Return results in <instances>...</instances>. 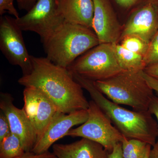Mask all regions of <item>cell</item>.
<instances>
[{
  "label": "cell",
  "instance_id": "22",
  "mask_svg": "<svg viewBox=\"0 0 158 158\" xmlns=\"http://www.w3.org/2000/svg\"><path fill=\"white\" fill-rule=\"evenodd\" d=\"M11 134L10 123L3 111L0 110V141Z\"/></svg>",
  "mask_w": 158,
  "mask_h": 158
},
{
  "label": "cell",
  "instance_id": "13",
  "mask_svg": "<svg viewBox=\"0 0 158 158\" xmlns=\"http://www.w3.org/2000/svg\"><path fill=\"white\" fill-rule=\"evenodd\" d=\"M94 6L93 30L99 44H117L122 28L110 0H92Z\"/></svg>",
  "mask_w": 158,
  "mask_h": 158
},
{
  "label": "cell",
  "instance_id": "6",
  "mask_svg": "<svg viewBox=\"0 0 158 158\" xmlns=\"http://www.w3.org/2000/svg\"><path fill=\"white\" fill-rule=\"evenodd\" d=\"M88 111L87 121L78 127L71 129L66 136L81 137L95 141L111 152L114 145L121 142L124 136L92 100L89 102Z\"/></svg>",
  "mask_w": 158,
  "mask_h": 158
},
{
  "label": "cell",
  "instance_id": "11",
  "mask_svg": "<svg viewBox=\"0 0 158 158\" xmlns=\"http://www.w3.org/2000/svg\"><path fill=\"white\" fill-rule=\"evenodd\" d=\"M158 31V9L146 0L131 14L122 28L119 41L128 35H136L149 43Z\"/></svg>",
  "mask_w": 158,
  "mask_h": 158
},
{
  "label": "cell",
  "instance_id": "10",
  "mask_svg": "<svg viewBox=\"0 0 158 158\" xmlns=\"http://www.w3.org/2000/svg\"><path fill=\"white\" fill-rule=\"evenodd\" d=\"M88 118V110H80L65 114L58 111L42 135L37 139L31 151L37 154L48 151L60 138L66 136L75 126L82 124Z\"/></svg>",
  "mask_w": 158,
  "mask_h": 158
},
{
  "label": "cell",
  "instance_id": "32",
  "mask_svg": "<svg viewBox=\"0 0 158 158\" xmlns=\"http://www.w3.org/2000/svg\"><path fill=\"white\" fill-rule=\"evenodd\" d=\"M151 148H149V149H148V151L147 154H146V155L145 156V158H149V154Z\"/></svg>",
  "mask_w": 158,
  "mask_h": 158
},
{
  "label": "cell",
  "instance_id": "8",
  "mask_svg": "<svg viewBox=\"0 0 158 158\" xmlns=\"http://www.w3.org/2000/svg\"><path fill=\"white\" fill-rule=\"evenodd\" d=\"M22 30L18 25L16 19L8 15L0 18V50L8 62L19 66L23 75L32 69L31 55L26 48Z\"/></svg>",
  "mask_w": 158,
  "mask_h": 158
},
{
  "label": "cell",
  "instance_id": "14",
  "mask_svg": "<svg viewBox=\"0 0 158 158\" xmlns=\"http://www.w3.org/2000/svg\"><path fill=\"white\" fill-rule=\"evenodd\" d=\"M52 149L58 158H109L102 144L85 138L70 144H54Z\"/></svg>",
  "mask_w": 158,
  "mask_h": 158
},
{
  "label": "cell",
  "instance_id": "7",
  "mask_svg": "<svg viewBox=\"0 0 158 158\" xmlns=\"http://www.w3.org/2000/svg\"><path fill=\"white\" fill-rule=\"evenodd\" d=\"M65 21L59 11L57 0H37L25 15L16 19L18 25L23 31L36 33L41 42Z\"/></svg>",
  "mask_w": 158,
  "mask_h": 158
},
{
  "label": "cell",
  "instance_id": "30",
  "mask_svg": "<svg viewBox=\"0 0 158 158\" xmlns=\"http://www.w3.org/2000/svg\"><path fill=\"white\" fill-rule=\"evenodd\" d=\"M149 154V158H158V140L152 146Z\"/></svg>",
  "mask_w": 158,
  "mask_h": 158
},
{
  "label": "cell",
  "instance_id": "31",
  "mask_svg": "<svg viewBox=\"0 0 158 158\" xmlns=\"http://www.w3.org/2000/svg\"><path fill=\"white\" fill-rule=\"evenodd\" d=\"M148 1H150L152 2L153 3L158 9V0H148Z\"/></svg>",
  "mask_w": 158,
  "mask_h": 158
},
{
  "label": "cell",
  "instance_id": "28",
  "mask_svg": "<svg viewBox=\"0 0 158 158\" xmlns=\"http://www.w3.org/2000/svg\"><path fill=\"white\" fill-rule=\"evenodd\" d=\"M144 71L148 75L158 79V63L147 66Z\"/></svg>",
  "mask_w": 158,
  "mask_h": 158
},
{
  "label": "cell",
  "instance_id": "5",
  "mask_svg": "<svg viewBox=\"0 0 158 158\" xmlns=\"http://www.w3.org/2000/svg\"><path fill=\"white\" fill-rule=\"evenodd\" d=\"M115 44H99L77 58L68 69L94 81L118 74L123 70L116 57Z\"/></svg>",
  "mask_w": 158,
  "mask_h": 158
},
{
  "label": "cell",
  "instance_id": "21",
  "mask_svg": "<svg viewBox=\"0 0 158 158\" xmlns=\"http://www.w3.org/2000/svg\"><path fill=\"white\" fill-rule=\"evenodd\" d=\"M14 0H0V15L2 16L6 12L12 15L15 18L20 17L14 5Z\"/></svg>",
  "mask_w": 158,
  "mask_h": 158
},
{
  "label": "cell",
  "instance_id": "9",
  "mask_svg": "<svg viewBox=\"0 0 158 158\" xmlns=\"http://www.w3.org/2000/svg\"><path fill=\"white\" fill-rule=\"evenodd\" d=\"M23 95L24 104L23 109L34 128L37 139L59 111L54 103L38 88L26 87Z\"/></svg>",
  "mask_w": 158,
  "mask_h": 158
},
{
  "label": "cell",
  "instance_id": "17",
  "mask_svg": "<svg viewBox=\"0 0 158 158\" xmlns=\"http://www.w3.org/2000/svg\"><path fill=\"white\" fill-rule=\"evenodd\" d=\"M121 143L123 158H144L148 149L152 147L144 141L124 136Z\"/></svg>",
  "mask_w": 158,
  "mask_h": 158
},
{
  "label": "cell",
  "instance_id": "20",
  "mask_svg": "<svg viewBox=\"0 0 158 158\" xmlns=\"http://www.w3.org/2000/svg\"><path fill=\"white\" fill-rule=\"evenodd\" d=\"M144 60L146 67L158 63V31L149 42Z\"/></svg>",
  "mask_w": 158,
  "mask_h": 158
},
{
  "label": "cell",
  "instance_id": "27",
  "mask_svg": "<svg viewBox=\"0 0 158 158\" xmlns=\"http://www.w3.org/2000/svg\"><path fill=\"white\" fill-rule=\"evenodd\" d=\"M109 158H123L121 142H118L114 145L112 151L109 153Z\"/></svg>",
  "mask_w": 158,
  "mask_h": 158
},
{
  "label": "cell",
  "instance_id": "2",
  "mask_svg": "<svg viewBox=\"0 0 158 158\" xmlns=\"http://www.w3.org/2000/svg\"><path fill=\"white\" fill-rule=\"evenodd\" d=\"M69 71L123 135L144 141L152 146L154 145L158 137L157 122L148 110L131 111L123 107L106 98L96 88L94 81Z\"/></svg>",
  "mask_w": 158,
  "mask_h": 158
},
{
  "label": "cell",
  "instance_id": "1",
  "mask_svg": "<svg viewBox=\"0 0 158 158\" xmlns=\"http://www.w3.org/2000/svg\"><path fill=\"white\" fill-rule=\"evenodd\" d=\"M31 59L32 70L19 78L20 85L38 88L62 113L88 110L89 102L84 95L83 88L68 69L56 65L47 57L31 56Z\"/></svg>",
  "mask_w": 158,
  "mask_h": 158
},
{
  "label": "cell",
  "instance_id": "18",
  "mask_svg": "<svg viewBox=\"0 0 158 158\" xmlns=\"http://www.w3.org/2000/svg\"><path fill=\"white\" fill-rule=\"evenodd\" d=\"M25 152L20 139L14 134L0 141V158H15Z\"/></svg>",
  "mask_w": 158,
  "mask_h": 158
},
{
  "label": "cell",
  "instance_id": "29",
  "mask_svg": "<svg viewBox=\"0 0 158 158\" xmlns=\"http://www.w3.org/2000/svg\"><path fill=\"white\" fill-rule=\"evenodd\" d=\"M116 3L122 8L129 9L138 2V0H115Z\"/></svg>",
  "mask_w": 158,
  "mask_h": 158
},
{
  "label": "cell",
  "instance_id": "15",
  "mask_svg": "<svg viewBox=\"0 0 158 158\" xmlns=\"http://www.w3.org/2000/svg\"><path fill=\"white\" fill-rule=\"evenodd\" d=\"M65 21L93 30L94 6L92 0H57Z\"/></svg>",
  "mask_w": 158,
  "mask_h": 158
},
{
  "label": "cell",
  "instance_id": "12",
  "mask_svg": "<svg viewBox=\"0 0 158 158\" xmlns=\"http://www.w3.org/2000/svg\"><path fill=\"white\" fill-rule=\"evenodd\" d=\"M13 100L11 94L1 92L0 109L8 118L11 134L20 139L26 152H31L37 141V135L23 109L15 107Z\"/></svg>",
  "mask_w": 158,
  "mask_h": 158
},
{
  "label": "cell",
  "instance_id": "24",
  "mask_svg": "<svg viewBox=\"0 0 158 158\" xmlns=\"http://www.w3.org/2000/svg\"><path fill=\"white\" fill-rule=\"evenodd\" d=\"M20 10L29 11L35 5L37 0H16Z\"/></svg>",
  "mask_w": 158,
  "mask_h": 158
},
{
  "label": "cell",
  "instance_id": "4",
  "mask_svg": "<svg viewBox=\"0 0 158 158\" xmlns=\"http://www.w3.org/2000/svg\"><path fill=\"white\" fill-rule=\"evenodd\" d=\"M143 71H123L110 78L95 81L94 85L117 104L129 106L135 111H148L155 95L143 77Z\"/></svg>",
  "mask_w": 158,
  "mask_h": 158
},
{
  "label": "cell",
  "instance_id": "25",
  "mask_svg": "<svg viewBox=\"0 0 158 158\" xmlns=\"http://www.w3.org/2000/svg\"><path fill=\"white\" fill-rule=\"evenodd\" d=\"M143 76L148 84L158 96V79L148 75L144 71L143 72Z\"/></svg>",
  "mask_w": 158,
  "mask_h": 158
},
{
  "label": "cell",
  "instance_id": "16",
  "mask_svg": "<svg viewBox=\"0 0 158 158\" xmlns=\"http://www.w3.org/2000/svg\"><path fill=\"white\" fill-rule=\"evenodd\" d=\"M116 57L120 67L123 71H140L146 67L144 56L128 50L121 44H115Z\"/></svg>",
  "mask_w": 158,
  "mask_h": 158
},
{
  "label": "cell",
  "instance_id": "19",
  "mask_svg": "<svg viewBox=\"0 0 158 158\" xmlns=\"http://www.w3.org/2000/svg\"><path fill=\"white\" fill-rule=\"evenodd\" d=\"M121 44L123 48L128 50L145 56L149 43L145 41L141 37L136 35H128L123 38L120 40Z\"/></svg>",
  "mask_w": 158,
  "mask_h": 158
},
{
  "label": "cell",
  "instance_id": "3",
  "mask_svg": "<svg viewBox=\"0 0 158 158\" xmlns=\"http://www.w3.org/2000/svg\"><path fill=\"white\" fill-rule=\"evenodd\" d=\"M42 43L47 58L67 69L79 57L99 44L93 30L66 21Z\"/></svg>",
  "mask_w": 158,
  "mask_h": 158
},
{
  "label": "cell",
  "instance_id": "23",
  "mask_svg": "<svg viewBox=\"0 0 158 158\" xmlns=\"http://www.w3.org/2000/svg\"><path fill=\"white\" fill-rule=\"evenodd\" d=\"M15 158H58L54 154L53 152H51L49 151L46 152L42 153L37 154L33 152H26L22 155Z\"/></svg>",
  "mask_w": 158,
  "mask_h": 158
},
{
  "label": "cell",
  "instance_id": "26",
  "mask_svg": "<svg viewBox=\"0 0 158 158\" xmlns=\"http://www.w3.org/2000/svg\"><path fill=\"white\" fill-rule=\"evenodd\" d=\"M148 111L152 115H154L157 120L158 135V97L154 95L150 104Z\"/></svg>",
  "mask_w": 158,
  "mask_h": 158
}]
</instances>
